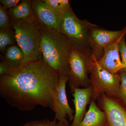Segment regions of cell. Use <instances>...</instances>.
I'll list each match as a JSON object with an SVG mask.
<instances>
[{"mask_svg": "<svg viewBox=\"0 0 126 126\" xmlns=\"http://www.w3.org/2000/svg\"><path fill=\"white\" fill-rule=\"evenodd\" d=\"M59 75L43 59L24 63L0 77V95L11 107L21 111L36 106L53 111V96Z\"/></svg>", "mask_w": 126, "mask_h": 126, "instance_id": "cell-1", "label": "cell"}, {"mask_svg": "<svg viewBox=\"0 0 126 126\" xmlns=\"http://www.w3.org/2000/svg\"><path fill=\"white\" fill-rule=\"evenodd\" d=\"M41 29V50L44 61L59 75H68L69 59L73 47L70 40L60 32Z\"/></svg>", "mask_w": 126, "mask_h": 126, "instance_id": "cell-2", "label": "cell"}, {"mask_svg": "<svg viewBox=\"0 0 126 126\" xmlns=\"http://www.w3.org/2000/svg\"><path fill=\"white\" fill-rule=\"evenodd\" d=\"M11 22L16 43L24 54L23 63L43 59L40 47L41 29L36 19Z\"/></svg>", "mask_w": 126, "mask_h": 126, "instance_id": "cell-3", "label": "cell"}, {"mask_svg": "<svg viewBox=\"0 0 126 126\" xmlns=\"http://www.w3.org/2000/svg\"><path fill=\"white\" fill-rule=\"evenodd\" d=\"M90 82L93 89V100L101 94L113 97H118L121 79L119 75L113 74L104 69L92 52L89 58Z\"/></svg>", "mask_w": 126, "mask_h": 126, "instance_id": "cell-4", "label": "cell"}, {"mask_svg": "<svg viewBox=\"0 0 126 126\" xmlns=\"http://www.w3.org/2000/svg\"><path fill=\"white\" fill-rule=\"evenodd\" d=\"M94 24L78 18L70 7L64 12L60 32L70 40L72 46L80 52H90L88 42L89 32Z\"/></svg>", "mask_w": 126, "mask_h": 126, "instance_id": "cell-5", "label": "cell"}, {"mask_svg": "<svg viewBox=\"0 0 126 126\" xmlns=\"http://www.w3.org/2000/svg\"><path fill=\"white\" fill-rule=\"evenodd\" d=\"M91 51L80 52L72 47L68 60V76L71 92L79 86L86 87L90 82L89 78V58Z\"/></svg>", "mask_w": 126, "mask_h": 126, "instance_id": "cell-6", "label": "cell"}, {"mask_svg": "<svg viewBox=\"0 0 126 126\" xmlns=\"http://www.w3.org/2000/svg\"><path fill=\"white\" fill-rule=\"evenodd\" d=\"M126 34V26L117 31H111L94 24L89 32L88 42L89 48L97 61L103 56L104 50L109 45L121 38Z\"/></svg>", "mask_w": 126, "mask_h": 126, "instance_id": "cell-7", "label": "cell"}, {"mask_svg": "<svg viewBox=\"0 0 126 126\" xmlns=\"http://www.w3.org/2000/svg\"><path fill=\"white\" fill-rule=\"evenodd\" d=\"M68 81L67 74L59 75L58 83L53 96L55 119L64 123H68L66 119L67 117L70 121H73L74 118V110L69 106L66 94V86Z\"/></svg>", "mask_w": 126, "mask_h": 126, "instance_id": "cell-8", "label": "cell"}, {"mask_svg": "<svg viewBox=\"0 0 126 126\" xmlns=\"http://www.w3.org/2000/svg\"><path fill=\"white\" fill-rule=\"evenodd\" d=\"M32 5L36 20L41 27L60 31L63 15L56 12L43 0H33Z\"/></svg>", "mask_w": 126, "mask_h": 126, "instance_id": "cell-9", "label": "cell"}, {"mask_svg": "<svg viewBox=\"0 0 126 126\" xmlns=\"http://www.w3.org/2000/svg\"><path fill=\"white\" fill-rule=\"evenodd\" d=\"M101 105L109 126H126V111L119 103L103 94Z\"/></svg>", "mask_w": 126, "mask_h": 126, "instance_id": "cell-10", "label": "cell"}, {"mask_svg": "<svg viewBox=\"0 0 126 126\" xmlns=\"http://www.w3.org/2000/svg\"><path fill=\"white\" fill-rule=\"evenodd\" d=\"M121 38L108 45L104 49L103 56L100 60L97 61L102 68L113 74H118L120 70L126 69L119 55L118 45Z\"/></svg>", "mask_w": 126, "mask_h": 126, "instance_id": "cell-11", "label": "cell"}, {"mask_svg": "<svg viewBox=\"0 0 126 126\" xmlns=\"http://www.w3.org/2000/svg\"><path fill=\"white\" fill-rule=\"evenodd\" d=\"M73 93L75 114L71 126H79L86 115V107L92 96L93 89L91 87L77 88L74 89Z\"/></svg>", "mask_w": 126, "mask_h": 126, "instance_id": "cell-12", "label": "cell"}, {"mask_svg": "<svg viewBox=\"0 0 126 126\" xmlns=\"http://www.w3.org/2000/svg\"><path fill=\"white\" fill-rule=\"evenodd\" d=\"M8 11L12 21L36 19L31 0H23Z\"/></svg>", "mask_w": 126, "mask_h": 126, "instance_id": "cell-13", "label": "cell"}, {"mask_svg": "<svg viewBox=\"0 0 126 126\" xmlns=\"http://www.w3.org/2000/svg\"><path fill=\"white\" fill-rule=\"evenodd\" d=\"M106 120L105 113L100 110L94 101H92L79 126H102Z\"/></svg>", "mask_w": 126, "mask_h": 126, "instance_id": "cell-14", "label": "cell"}, {"mask_svg": "<svg viewBox=\"0 0 126 126\" xmlns=\"http://www.w3.org/2000/svg\"><path fill=\"white\" fill-rule=\"evenodd\" d=\"M24 54L18 45L10 46L7 47L4 59L13 69L19 67L23 63Z\"/></svg>", "mask_w": 126, "mask_h": 126, "instance_id": "cell-15", "label": "cell"}, {"mask_svg": "<svg viewBox=\"0 0 126 126\" xmlns=\"http://www.w3.org/2000/svg\"><path fill=\"white\" fill-rule=\"evenodd\" d=\"M16 43L15 34L11 30L0 31V50L3 54H5L8 46L15 45Z\"/></svg>", "mask_w": 126, "mask_h": 126, "instance_id": "cell-16", "label": "cell"}, {"mask_svg": "<svg viewBox=\"0 0 126 126\" xmlns=\"http://www.w3.org/2000/svg\"><path fill=\"white\" fill-rule=\"evenodd\" d=\"M50 6L59 14L63 15L64 12L71 7L68 0H43Z\"/></svg>", "mask_w": 126, "mask_h": 126, "instance_id": "cell-17", "label": "cell"}, {"mask_svg": "<svg viewBox=\"0 0 126 126\" xmlns=\"http://www.w3.org/2000/svg\"><path fill=\"white\" fill-rule=\"evenodd\" d=\"M8 10L0 5V31H6L10 29L12 26L11 20Z\"/></svg>", "mask_w": 126, "mask_h": 126, "instance_id": "cell-18", "label": "cell"}, {"mask_svg": "<svg viewBox=\"0 0 126 126\" xmlns=\"http://www.w3.org/2000/svg\"><path fill=\"white\" fill-rule=\"evenodd\" d=\"M121 83L119 86L118 97L122 100L126 106V69H123L120 70ZM118 72V73H119Z\"/></svg>", "mask_w": 126, "mask_h": 126, "instance_id": "cell-19", "label": "cell"}, {"mask_svg": "<svg viewBox=\"0 0 126 126\" xmlns=\"http://www.w3.org/2000/svg\"><path fill=\"white\" fill-rule=\"evenodd\" d=\"M56 120L54 118L53 121L45 119L31 121L26 123L21 126H55L57 123Z\"/></svg>", "mask_w": 126, "mask_h": 126, "instance_id": "cell-20", "label": "cell"}, {"mask_svg": "<svg viewBox=\"0 0 126 126\" xmlns=\"http://www.w3.org/2000/svg\"><path fill=\"white\" fill-rule=\"evenodd\" d=\"M119 54L121 57V60L123 64L126 69V43L125 40V36L120 40L119 43Z\"/></svg>", "mask_w": 126, "mask_h": 126, "instance_id": "cell-21", "label": "cell"}, {"mask_svg": "<svg viewBox=\"0 0 126 126\" xmlns=\"http://www.w3.org/2000/svg\"><path fill=\"white\" fill-rule=\"evenodd\" d=\"M14 69L4 59L0 63V76L7 74Z\"/></svg>", "mask_w": 126, "mask_h": 126, "instance_id": "cell-22", "label": "cell"}, {"mask_svg": "<svg viewBox=\"0 0 126 126\" xmlns=\"http://www.w3.org/2000/svg\"><path fill=\"white\" fill-rule=\"evenodd\" d=\"M21 1V0H0V2L5 9L9 10L15 7Z\"/></svg>", "mask_w": 126, "mask_h": 126, "instance_id": "cell-23", "label": "cell"}, {"mask_svg": "<svg viewBox=\"0 0 126 126\" xmlns=\"http://www.w3.org/2000/svg\"><path fill=\"white\" fill-rule=\"evenodd\" d=\"M70 126L68 123H64L61 122H58L57 123L56 126Z\"/></svg>", "mask_w": 126, "mask_h": 126, "instance_id": "cell-24", "label": "cell"}]
</instances>
